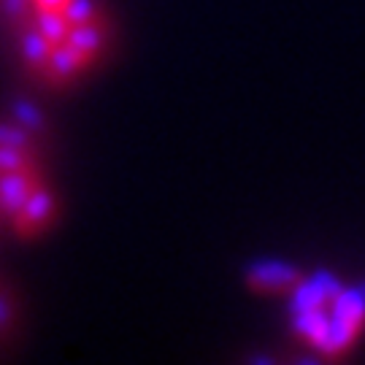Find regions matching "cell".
<instances>
[{
  "instance_id": "1",
  "label": "cell",
  "mask_w": 365,
  "mask_h": 365,
  "mask_svg": "<svg viewBox=\"0 0 365 365\" xmlns=\"http://www.w3.org/2000/svg\"><path fill=\"white\" fill-rule=\"evenodd\" d=\"M0 14L16 66L46 92L90 81L117 41L108 0H0Z\"/></svg>"
},
{
  "instance_id": "6",
  "label": "cell",
  "mask_w": 365,
  "mask_h": 365,
  "mask_svg": "<svg viewBox=\"0 0 365 365\" xmlns=\"http://www.w3.org/2000/svg\"><path fill=\"white\" fill-rule=\"evenodd\" d=\"M0 227H3V225H0Z\"/></svg>"
},
{
  "instance_id": "2",
  "label": "cell",
  "mask_w": 365,
  "mask_h": 365,
  "mask_svg": "<svg viewBox=\"0 0 365 365\" xmlns=\"http://www.w3.org/2000/svg\"><path fill=\"white\" fill-rule=\"evenodd\" d=\"M63 217L49 130L38 111L0 114V225L19 241H38Z\"/></svg>"
},
{
  "instance_id": "5",
  "label": "cell",
  "mask_w": 365,
  "mask_h": 365,
  "mask_svg": "<svg viewBox=\"0 0 365 365\" xmlns=\"http://www.w3.org/2000/svg\"><path fill=\"white\" fill-rule=\"evenodd\" d=\"M22 325V300L16 289L0 276V341H6Z\"/></svg>"
},
{
  "instance_id": "4",
  "label": "cell",
  "mask_w": 365,
  "mask_h": 365,
  "mask_svg": "<svg viewBox=\"0 0 365 365\" xmlns=\"http://www.w3.org/2000/svg\"><path fill=\"white\" fill-rule=\"evenodd\" d=\"M303 279H306V271L298 268L295 262L265 257V260H257L249 265L247 274H244V284L257 298L287 300L300 287Z\"/></svg>"
},
{
  "instance_id": "3",
  "label": "cell",
  "mask_w": 365,
  "mask_h": 365,
  "mask_svg": "<svg viewBox=\"0 0 365 365\" xmlns=\"http://www.w3.org/2000/svg\"><path fill=\"white\" fill-rule=\"evenodd\" d=\"M292 341L322 360H346L365 339V284L333 271H306L287 300Z\"/></svg>"
}]
</instances>
